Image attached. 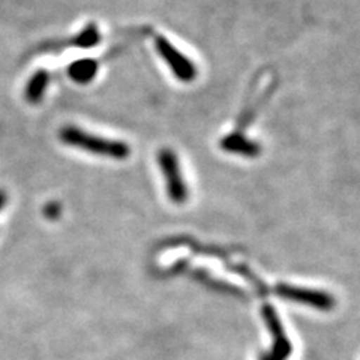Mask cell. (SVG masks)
<instances>
[{
  "instance_id": "2",
  "label": "cell",
  "mask_w": 360,
  "mask_h": 360,
  "mask_svg": "<svg viewBox=\"0 0 360 360\" xmlns=\"http://www.w3.org/2000/svg\"><path fill=\"white\" fill-rule=\"evenodd\" d=\"M278 87L275 78H270V80H264V83H260V74L255 77L254 84L251 86V94L248 95L245 104L242 107V111L239 112L238 122H236V128L233 132L245 134V129L251 125L254 119L257 117L258 112H260L262 107L267 103Z\"/></svg>"
},
{
  "instance_id": "1",
  "label": "cell",
  "mask_w": 360,
  "mask_h": 360,
  "mask_svg": "<svg viewBox=\"0 0 360 360\" xmlns=\"http://www.w3.org/2000/svg\"><path fill=\"white\" fill-rule=\"evenodd\" d=\"M59 137L66 146L104 158H111V160H127L131 153L129 146L125 141L99 137V135L89 134L77 127L62 128Z\"/></svg>"
},
{
  "instance_id": "10",
  "label": "cell",
  "mask_w": 360,
  "mask_h": 360,
  "mask_svg": "<svg viewBox=\"0 0 360 360\" xmlns=\"http://www.w3.org/2000/svg\"><path fill=\"white\" fill-rule=\"evenodd\" d=\"M50 84V74L45 70H38L30 77L25 89V98L30 104H39Z\"/></svg>"
},
{
  "instance_id": "4",
  "label": "cell",
  "mask_w": 360,
  "mask_h": 360,
  "mask_svg": "<svg viewBox=\"0 0 360 360\" xmlns=\"http://www.w3.org/2000/svg\"><path fill=\"white\" fill-rule=\"evenodd\" d=\"M158 162H160L162 176L165 179L168 197L177 205H182L188 198V188L182 170H180L177 155L172 149H162L158 153Z\"/></svg>"
},
{
  "instance_id": "7",
  "label": "cell",
  "mask_w": 360,
  "mask_h": 360,
  "mask_svg": "<svg viewBox=\"0 0 360 360\" xmlns=\"http://www.w3.org/2000/svg\"><path fill=\"white\" fill-rule=\"evenodd\" d=\"M263 319L267 323V328L272 333L274 338V352L272 354L281 360H285L291 354V342L288 341V338L285 336L283 324H281L278 315L272 307H263Z\"/></svg>"
},
{
  "instance_id": "12",
  "label": "cell",
  "mask_w": 360,
  "mask_h": 360,
  "mask_svg": "<svg viewBox=\"0 0 360 360\" xmlns=\"http://www.w3.org/2000/svg\"><path fill=\"white\" fill-rule=\"evenodd\" d=\"M260 360H264V357H263V356H262V359H260Z\"/></svg>"
},
{
  "instance_id": "3",
  "label": "cell",
  "mask_w": 360,
  "mask_h": 360,
  "mask_svg": "<svg viewBox=\"0 0 360 360\" xmlns=\"http://www.w3.org/2000/svg\"><path fill=\"white\" fill-rule=\"evenodd\" d=\"M155 50L161 56V59L165 62V65L170 68L177 80L184 83H191L195 80L198 75L197 65L191 60L186 54L177 50L165 37L155 35Z\"/></svg>"
},
{
  "instance_id": "9",
  "label": "cell",
  "mask_w": 360,
  "mask_h": 360,
  "mask_svg": "<svg viewBox=\"0 0 360 360\" xmlns=\"http://www.w3.org/2000/svg\"><path fill=\"white\" fill-rule=\"evenodd\" d=\"M99 62L96 59H78L68 66L66 74L78 84H89L98 75Z\"/></svg>"
},
{
  "instance_id": "11",
  "label": "cell",
  "mask_w": 360,
  "mask_h": 360,
  "mask_svg": "<svg viewBox=\"0 0 360 360\" xmlns=\"http://www.w3.org/2000/svg\"><path fill=\"white\" fill-rule=\"evenodd\" d=\"M5 202H6V194H5V191H2L0 189V210L4 209V206H5Z\"/></svg>"
},
{
  "instance_id": "5",
  "label": "cell",
  "mask_w": 360,
  "mask_h": 360,
  "mask_svg": "<svg viewBox=\"0 0 360 360\" xmlns=\"http://www.w3.org/2000/svg\"><path fill=\"white\" fill-rule=\"evenodd\" d=\"M276 295L285 300H291L296 303H303V305L314 307L317 309L329 311L335 307V299L324 291H315V290H307L299 288L287 284H279L276 287Z\"/></svg>"
},
{
  "instance_id": "6",
  "label": "cell",
  "mask_w": 360,
  "mask_h": 360,
  "mask_svg": "<svg viewBox=\"0 0 360 360\" xmlns=\"http://www.w3.org/2000/svg\"><path fill=\"white\" fill-rule=\"evenodd\" d=\"M101 42V32L98 25L95 22H90L86 27H83L80 32L75 33L74 37L68 38V39H60V41H49L42 44L39 47V53H59L65 49H83L89 50L92 47H96V45Z\"/></svg>"
},
{
  "instance_id": "8",
  "label": "cell",
  "mask_w": 360,
  "mask_h": 360,
  "mask_svg": "<svg viewBox=\"0 0 360 360\" xmlns=\"http://www.w3.org/2000/svg\"><path fill=\"white\" fill-rule=\"evenodd\" d=\"M219 146L224 152L236 153L245 158H257L263 150L258 141L248 139L245 134H238L233 131L225 135V137L221 140Z\"/></svg>"
}]
</instances>
